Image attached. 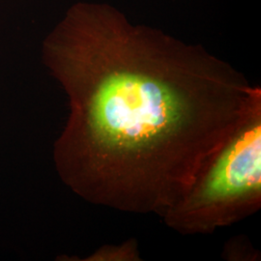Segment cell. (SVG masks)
Masks as SVG:
<instances>
[{"label":"cell","mask_w":261,"mask_h":261,"mask_svg":"<svg viewBox=\"0 0 261 261\" xmlns=\"http://www.w3.org/2000/svg\"><path fill=\"white\" fill-rule=\"evenodd\" d=\"M43 56L70 106L56 170L95 205L163 217L261 110L232 66L107 4L71 8Z\"/></svg>","instance_id":"6da1fadb"},{"label":"cell","mask_w":261,"mask_h":261,"mask_svg":"<svg viewBox=\"0 0 261 261\" xmlns=\"http://www.w3.org/2000/svg\"><path fill=\"white\" fill-rule=\"evenodd\" d=\"M224 257L229 260H257V252L244 237H235L224 249Z\"/></svg>","instance_id":"277c9868"},{"label":"cell","mask_w":261,"mask_h":261,"mask_svg":"<svg viewBox=\"0 0 261 261\" xmlns=\"http://www.w3.org/2000/svg\"><path fill=\"white\" fill-rule=\"evenodd\" d=\"M138 243L134 239L119 245H106L98 249L84 260L88 261H140Z\"/></svg>","instance_id":"3957f363"},{"label":"cell","mask_w":261,"mask_h":261,"mask_svg":"<svg viewBox=\"0 0 261 261\" xmlns=\"http://www.w3.org/2000/svg\"><path fill=\"white\" fill-rule=\"evenodd\" d=\"M261 206V110L216 154L163 219L179 233L211 234Z\"/></svg>","instance_id":"7a4b0ae2"}]
</instances>
